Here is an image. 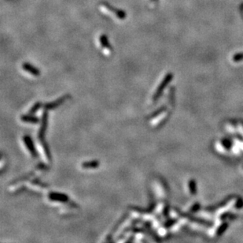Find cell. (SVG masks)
I'll return each instance as SVG.
<instances>
[{
    "mask_svg": "<svg viewBox=\"0 0 243 243\" xmlns=\"http://www.w3.org/2000/svg\"><path fill=\"white\" fill-rule=\"evenodd\" d=\"M172 77H173V74L171 73H168V74H167L165 76V77L161 80V84H159V86L156 89L155 93H154V96H153V98H152L154 102L157 101L160 98V97L161 96L162 93H163V91L165 90V88L167 87L168 84H169L171 82V80H172Z\"/></svg>",
    "mask_w": 243,
    "mask_h": 243,
    "instance_id": "1",
    "label": "cell"
},
{
    "mask_svg": "<svg viewBox=\"0 0 243 243\" xmlns=\"http://www.w3.org/2000/svg\"><path fill=\"white\" fill-rule=\"evenodd\" d=\"M69 99H70L69 94L64 95V96H62V97H61L60 98L54 100L53 102H50L46 103V104L44 105V109L46 110H54V109H56L57 107H60L61 105L63 104V103H65L66 101L68 100Z\"/></svg>",
    "mask_w": 243,
    "mask_h": 243,
    "instance_id": "3",
    "label": "cell"
},
{
    "mask_svg": "<svg viewBox=\"0 0 243 243\" xmlns=\"http://www.w3.org/2000/svg\"><path fill=\"white\" fill-rule=\"evenodd\" d=\"M50 198L53 201H66L68 200L66 195L62 194V193H51L50 195Z\"/></svg>",
    "mask_w": 243,
    "mask_h": 243,
    "instance_id": "10",
    "label": "cell"
},
{
    "mask_svg": "<svg viewBox=\"0 0 243 243\" xmlns=\"http://www.w3.org/2000/svg\"><path fill=\"white\" fill-rule=\"evenodd\" d=\"M22 69L24 70V71L28 73L29 74L32 75L34 77H39L40 75V71L38 68L35 67L34 66H32L28 62H24L22 64Z\"/></svg>",
    "mask_w": 243,
    "mask_h": 243,
    "instance_id": "6",
    "label": "cell"
},
{
    "mask_svg": "<svg viewBox=\"0 0 243 243\" xmlns=\"http://www.w3.org/2000/svg\"><path fill=\"white\" fill-rule=\"evenodd\" d=\"M81 166L84 169H95L99 167V162L98 160L87 161L82 163Z\"/></svg>",
    "mask_w": 243,
    "mask_h": 243,
    "instance_id": "8",
    "label": "cell"
},
{
    "mask_svg": "<svg viewBox=\"0 0 243 243\" xmlns=\"http://www.w3.org/2000/svg\"><path fill=\"white\" fill-rule=\"evenodd\" d=\"M20 119L21 121L23 122V123H31V124H36V123H38L40 122L39 118L34 116L33 115H30V114L21 115Z\"/></svg>",
    "mask_w": 243,
    "mask_h": 243,
    "instance_id": "7",
    "label": "cell"
},
{
    "mask_svg": "<svg viewBox=\"0 0 243 243\" xmlns=\"http://www.w3.org/2000/svg\"><path fill=\"white\" fill-rule=\"evenodd\" d=\"M41 107H42V103H41L36 102V103L30 108V110H28V114H30V115H34L35 113L37 112V111L41 108Z\"/></svg>",
    "mask_w": 243,
    "mask_h": 243,
    "instance_id": "11",
    "label": "cell"
},
{
    "mask_svg": "<svg viewBox=\"0 0 243 243\" xmlns=\"http://www.w3.org/2000/svg\"><path fill=\"white\" fill-rule=\"evenodd\" d=\"M48 125V112L47 110L44 109V111L43 112L42 119H41V126L40 128V130L38 133V138L40 141L45 140V133H46V129H47Z\"/></svg>",
    "mask_w": 243,
    "mask_h": 243,
    "instance_id": "2",
    "label": "cell"
},
{
    "mask_svg": "<svg viewBox=\"0 0 243 243\" xmlns=\"http://www.w3.org/2000/svg\"><path fill=\"white\" fill-rule=\"evenodd\" d=\"M23 142H24V145L26 146L30 154L32 155L33 157L37 156V152H36V149L35 148L34 143L28 135H25L23 137Z\"/></svg>",
    "mask_w": 243,
    "mask_h": 243,
    "instance_id": "4",
    "label": "cell"
},
{
    "mask_svg": "<svg viewBox=\"0 0 243 243\" xmlns=\"http://www.w3.org/2000/svg\"><path fill=\"white\" fill-rule=\"evenodd\" d=\"M99 43L106 54H109L112 52V47L106 35L102 34L99 36Z\"/></svg>",
    "mask_w": 243,
    "mask_h": 243,
    "instance_id": "5",
    "label": "cell"
},
{
    "mask_svg": "<svg viewBox=\"0 0 243 243\" xmlns=\"http://www.w3.org/2000/svg\"><path fill=\"white\" fill-rule=\"evenodd\" d=\"M40 141V145H41V148L43 149V152L45 154V156H46V159H47L48 161H50L51 159V156H50V150H49V147H48L47 144L45 142L44 140L43 141Z\"/></svg>",
    "mask_w": 243,
    "mask_h": 243,
    "instance_id": "9",
    "label": "cell"
}]
</instances>
